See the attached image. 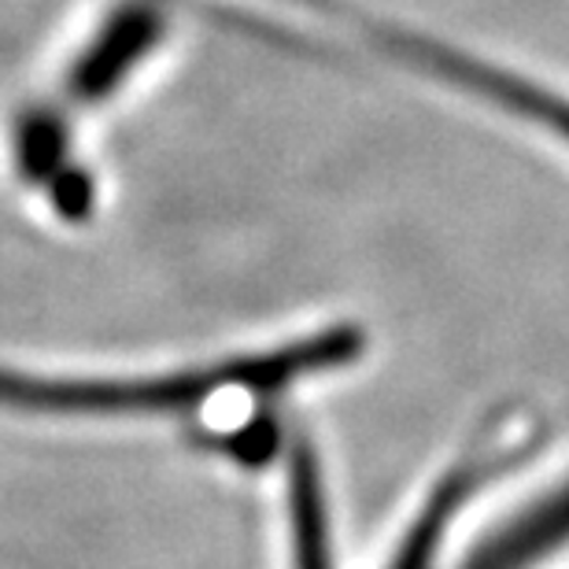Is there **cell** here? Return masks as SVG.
Returning <instances> with one entry per match:
<instances>
[{"label": "cell", "mask_w": 569, "mask_h": 569, "mask_svg": "<svg viewBox=\"0 0 569 569\" xmlns=\"http://www.w3.org/2000/svg\"><path fill=\"white\" fill-rule=\"evenodd\" d=\"M503 462H507V451H499V455L477 451L473 459L455 466V470L432 488L426 510L418 515L415 526L407 529V537H403L389 569H432L440 543H443V532H448L451 521L462 515L466 499H470L477 488L488 481V473L499 470Z\"/></svg>", "instance_id": "4"}, {"label": "cell", "mask_w": 569, "mask_h": 569, "mask_svg": "<svg viewBox=\"0 0 569 569\" xmlns=\"http://www.w3.org/2000/svg\"><path fill=\"white\" fill-rule=\"evenodd\" d=\"M359 329L337 326L307 340H292L278 351H263V356L178 373H156V378L78 381L0 367V407L49 415H167L186 411V407H197L222 392H278L296 378L345 367L359 356Z\"/></svg>", "instance_id": "1"}, {"label": "cell", "mask_w": 569, "mask_h": 569, "mask_svg": "<svg viewBox=\"0 0 569 569\" xmlns=\"http://www.w3.org/2000/svg\"><path fill=\"white\" fill-rule=\"evenodd\" d=\"M289 521H292V559L296 569H333V543H329V515L322 481L311 451L300 448L289 470Z\"/></svg>", "instance_id": "5"}, {"label": "cell", "mask_w": 569, "mask_h": 569, "mask_svg": "<svg viewBox=\"0 0 569 569\" xmlns=\"http://www.w3.org/2000/svg\"><path fill=\"white\" fill-rule=\"evenodd\" d=\"M569 543V481L470 548L459 569H532Z\"/></svg>", "instance_id": "3"}, {"label": "cell", "mask_w": 569, "mask_h": 569, "mask_svg": "<svg viewBox=\"0 0 569 569\" xmlns=\"http://www.w3.org/2000/svg\"><path fill=\"white\" fill-rule=\"evenodd\" d=\"M340 19L356 22L359 33H367V41L373 49H381L385 56H392L396 63L411 67V71H426L437 82L459 86L462 93H473L488 100L499 111H510L521 122L548 130L551 138H559L569 144V97L555 93L551 86H540L532 78L518 71H503V67L477 60L470 52H459L451 44H440L422 33H407L400 27H385V22L359 19L345 8H333Z\"/></svg>", "instance_id": "2"}]
</instances>
